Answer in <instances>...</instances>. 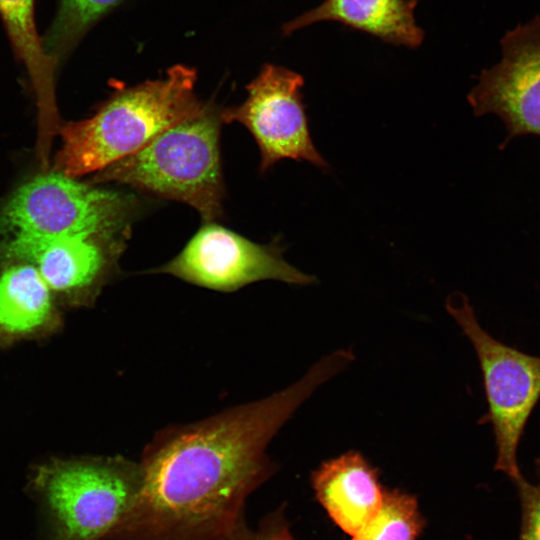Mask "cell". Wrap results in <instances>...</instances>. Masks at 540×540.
<instances>
[{
	"instance_id": "cell-3",
	"label": "cell",
	"mask_w": 540,
	"mask_h": 540,
	"mask_svg": "<svg viewBox=\"0 0 540 540\" xmlns=\"http://www.w3.org/2000/svg\"><path fill=\"white\" fill-rule=\"evenodd\" d=\"M219 112L204 113L161 132L138 151L125 156L92 178L93 183L118 182L195 208L211 222L222 215Z\"/></svg>"
},
{
	"instance_id": "cell-1",
	"label": "cell",
	"mask_w": 540,
	"mask_h": 540,
	"mask_svg": "<svg viewBox=\"0 0 540 540\" xmlns=\"http://www.w3.org/2000/svg\"><path fill=\"white\" fill-rule=\"evenodd\" d=\"M353 360L350 349L337 350L268 397L156 433L139 462L142 487L119 523L121 539L225 540L244 519L248 496L277 469L269 442Z\"/></svg>"
},
{
	"instance_id": "cell-4",
	"label": "cell",
	"mask_w": 540,
	"mask_h": 540,
	"mask_svg": "<svg viewBox=\"0 0 540 540\" xmlns=\"http://www.w3.org/2000/svg\"><path fill=\"white\" fill-rule=\"evenodd\" d=\"M142 482L139 462L81 456L34 465L29 486L45 512L50 540H102L130 509Z\"/></svg>"
},
{
	"instance_id": "cell-8",
	"label": "cell",
	"mask_w": 540,
	"mask_h": 540,
	"mask_svg": "<svg viewBox=\"0 0 540 540\" xmlns=\"http://www.w3.org/2000/svg\"><path fill=\"white\" fill-rule=\"evenodd\" d=\"M221 292H233L262 280L308 285L317 282L286 262L282 248L260 245L221 225L208 222L168 263L152 270Z\"/></svg>"
},
{
	"instance_id": "cell-5",
	"label": "cell",
	"mask_w": 540,
	"mask_h": 540,
	"mask_svg": "<svg viewBox=\"0 0 540 540\" xmlns=\"http://www.w3.org/2000/svg\"><path fill=\"white\" fill-rule=\"evenodd\" d=\"M135 200L55 171L22 185L0 213V229L15 237L98 238L123 242Z\"/></svg>"
},
{
	"instance_id": "cell-19",
	"label": "cell",
	"mask_w": 540,
	"mask_h": 540,
	"mask_svg": "<svg viewBox=\"0 0 540 540\" xmlns=\"http://www.w3.org/2000/svg\"><path fill=\"white\" fill-rule=\"evenodd\" d=\"M286 540H293L292 535H289Z\"/></svg>"
},
{
	"instance_id": "cell-6",
	"label": "cell",
	"mask_w": 540,
	"mask_h": 540,
	"mask_svg": "<svg viewBox=\"0 0 540 540\" xmlns=\"http://www.w3.org/2000/svg\"><path fill=\"white\" fill-rule=\"evenodd\" d=\"M446 308L477 354L488 403L485 419L491 423L495 436V469L512 481L522 474L517 448L540 399V357L494 339L478 323L465 296L449 298Z\"/></svg>"
},
{
	"instance_id": "cell-7",
	"label": "cell",
	"mask_w": 540,
	"mask_h": 540,
	"mask_svg": "<svg viewBox=\"0 0 540 540\" xmlns=\"http://www.w3.org/2000/svg\"><path fill=\"white\" fill-rule=\"evenodd\" d=\"M303 85L300 74L266 64L246 87L245 101L219 112L221 122H238L252 134L260 150L262 172L284 159L308 162L322 171L330 169L311 137Z\"/></svg>"
},
{
	"instance_id": "cell-16",
	"label": "cell",
	"mask_w": 540,
	"mask_h": 540,
	"mask_svg": "<svg viewBox=\"0 0 540 540\" xmlns=\"http://www.w3.org/2000/svg\"><path fill=\"white\" fill-rule=\"evenodd\" d=\"M423 526L414 496L398 489H384L378 512L352 540H416Z\"/></svg>"
},
{
	"instance_id": "cell-10",
	"label": "cell",
	"mask_w": 540,
	"mask_h": 540,
	"mask_svg": "<svg viewBox=\"0 0 540 540\" xmlns=\"http://www.w3.org/2000/svg\"><path fill=\"white\" fill-rule=\"evenodd\" d=\"M4 248L7 258L36 267L65 305L87 307L113 274L123 242L78 236L15 237Z\"/></svg>"
},
{
	"instance_id": "cell-9",
	"label": "cell",
	"mask_w": 540,
	"mask_h": 540,
	"mask_svg": "<svg viewBox=\"0 0 540 540\" xmlns=\"http://www.w3.org/2000/svg\"><path fill=\"white\" fill-rule=\"evenodd\" d=\"M501 48V60L481 72L467 99L476 116L497 115L509 139L540 136V17L506 32Z\"/></svg>"
},
{
	"instance_id": "cell-11",
	"label": "cell",
	"mask_w": 540,
	"mask_h": 540,
	"mask_svg": "<svg viewBox=\"0 0 540 540\" xmlns=\"http://www.w3.org/2000/svg\"><path fill=\"white\" fill-rule=\"evenodd\" d=\"M316 497L331 519L353 536L378 512L384 489L378 471L358 451L329 459L312 473Z\"/></svg>"
},
{
	"instance_id": "cell-18",
	"label": "cell",
	"mask_w": 540,
	"mask_h": 540,
	"mask_svg": "<svg viewBox=\"0 0 540 540\" xmlns=\"http://www.w3.org/2000/svg\"><path fill=\"white\" fill-rule=\"evenodd\" d=\"M291 535L283 508L268 514L257 528L242 519L225 540H286Z\"/></svg>"
},
{
	"instance_id": "cell-15",
	"label": "cell",
	"mask_w": 540,
	"mask_h": 540,
	"mask_svg": "<svg viewBox=\"0 0 540 540\" xmlns=\"http://www.w3.org/2000/svg\"><path fill=\"white\" fill-rule=\"evenodd\" d=\"M125 0H60L42 44L59 65L101 18Z\"/></svg>"
},
{
	"instance_id": "cell-2",
	"label": "cell",
	"mask_w": 540,
	"mask_h": 540,
	"mask_svg": "<svg viewBox=\"0 0 540 540\" xmlns=\"http://www.w3.org/2000/svg\"><path fill=\"white\" fill-rule=\"evenodd\" d=\"M196 80L193 68L178 64L161 78L118 89L92 117L61 126L54 170L70 177L98 172L204 113L211 104L198 99Z\"/></svg>"
},
{
	"instance_id": "cell-14",
	"label": "cell",
	"mask_w": 540,
	"mask_h": 540,
	"mask_svg": "<svg viewBox=\"0 0 540 540\" xmlns=\"http://www.w3.org/2000/svg\"><path fill=\"white\" fill-rule=\"evenodd\" d=\"M416 5L417 0H324L284 24L282 33L288 36L317 22L336 21L385 42L416 48L424 38L414 18Z\"/></svg>"
},
{
	"instance_id": "cell-17",
	"label": "cell",
	"mask_w": 540,
	"mask_h": 540,
	"mask_svg": "<svg viewBox=\"0 0 540 540\" xmlns=\"http://www.w3.org/2000/svg\"><path fill=\"white\" fill-rule=\"evenodd\" d=\"M537 482L531 483L521 474L512 480L520 501L521 523L518 540H540V458L535 464Z\"/></svg>"
},
{
	"instance_id": "cell-13",
	"label": "cell",
	"mask_w": 540,
	"mask_h": 540,
	"mask_svg": "<svg viewBox=\"0 0 540 540\" xmlns=\"http://www.w3.org/2000/svg\"><path fill=\"white\" fill-rule=\"evenodd\" d=\"M35 0H0V16L12 46L28 72L38 109L37 155L49 161L53 138L61 122L55 96L57 64L46 53L37 34L34 18Z\"/></svg>"
},
{
	"instance_id": "cell-12",
	"label": "cell",
	"mask_w": 540,
	"mask_h": 540,
	"mask_svg": "<svg viewBox=\"0 0 540 540\" xmlns=\"http://www.w3.org/2000/svg\"><path fill=\"white\" fill-rule=\"evenodd\" d=\"M64 326L56 298L39 271L19 263L0 274V351L31 340H43Z\"/></svg>"
}]
</instances>
